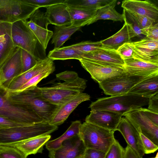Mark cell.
Wrapping results in <instances>:
<instances>
[{
    "mask_svg": "<svg viewBox=\"0 0 158 158\" xmlns=\"http://www.w3.org/2000/svg\"><path fill=\"white\" fill-rule=\"evenodd\" d=\"M0 125L7 128L30 125L12 121L0 116Z\"/></svg>",
    "mask_w": 158,
    "mask_h": 158,
    "instance_id": "f6af8a7d",
    "label": "cell"
},
{
    "mask_svg": "<svg viewBox=\"0 0 158 158\" xmlns=\"http://www.w3.org/2000/svg\"><path fill=\"white\" fill-rule=\"evenodd\" d=\"M21 57L22 65V73L32 68L39 61L27 52L21 48Z\"/></svg>",
    "mask_w": 158,
    "mask_h": 158,
    "instance_id": "8d00e7d4",
    "label": "cell"
},
{
    "mask_svg": "<svg viewBox=\"0 0 158 158\" xmlns=\"http://www.w3.org/2000/svg\"><path fill=\"white\" fill-rule=\"evenodd\" d=\"M114 132L85 122L81 125L78 135L87 149L106 153L115 140Z\"/></svg>",
    "mask_w": 158,
    "mask_h": 158,
    "instance_id": "5b68a950",
    "label": "cell"
},
{
    "mask_svg": "<svg viewBox=\"0 0 158 158\" xmlns=\"http://www.w3.org/2000/svg\"><path fill=\"white\" fill-rule=\"evenodd\" d=\"M23 21L31 30L46 50L49 40L52 37L53 32L37 25L31 20Z\"/></svg>",
    "mask_w": 158,
    "mask_h": 158,
    "instance_id": "1f68e13d",
    "label": "cell"
},
{
    "mask_svg": "<svg viewBox=\"0 0 158 158\" xmlns=\"http://www.w3.org/2000/svg\"><path fill=\"white\" fill-rule=\"evenodd\" d=\"M79 60L92 78L98 83L118 76L126 71L123 67L101 65L83 58Z\"/></svg>",
    "mask_w": 158,
    "mask_h": 158,
    "instance_id": "7c38bea8",
    "label": "cell"
},
{
    "mask_svg": "<svg viewBox=\"0 0 158 158\" xmlns=\"http://www.w3.org/2000/svg\"><path fill=\"white\" fill-rule=\"evenodd\" d=\"M86 81L78 77L73 81L58 83L40 89L44 99L53 104L60 106L83 93L86 87Z\"/></svg>",
    "mask_w": 158,
    "mask_h": 158,
    "instance_id": "3957f363",
    "label": "cell"
},
{
    "mask_svg": "<svg viewBox=\"0 0 158 158\" xmlns=\"http://www.w3.org/2000/svg\"><path fill=\"white\" fill-rule=\"evenodd\" d=\"M149 98L127 93L124 94L100 98L90 104L91 110H105L123 115L148 105Z\"/></svg>",
    "mask_w": 158,
    "mask_h": 158,
    "instance_id": "7a4b0ae2",
    "label": "cell"
},
{
    "mask_svg": "<svg viewBox=\"0 0 158 158\" xmlns=\"http://www.w3.org/2000/svg\"><path fill=\"white\" fill-rule=\"evenodd\" d=\"M106 153L92 149H87L83 158H104Z\"/></svg>",
    "mask_w": 158,
    "mask_h": 158,
    "instance_id": "bcb514c9",
    "label": "cell"
},
{
    "mask_svg": "<svg viewBox=\"0 0 158 158\" xmlns=\"http://www.w3.org/2000/svg\"><path fill=\"white\" fill-rule=\"evenodd\" d=\"M158 158V153L157 152L156 154V156L153 158Z\"/></svg>",
    "mask_w": 158,
    "mask_h": 158,
    "instance_id": "f5cc1de1",
    "label": "cell"
},
{
    "mask_svg": "<svg viewBox=\"0 0 158 158\" xmlns=\"http://www.w3.org/2000/svg\"><path fill=\"white\" fill-rule=\"evenodd\" d=\"M122 7L126 11L147 17L158 23V8L149 0H125Z\"/></svg>",
    "mask_w": 158,
    "mask_h": 158,
    "instance_id": "e0dca14e",
    "label": "cell"
},
{
    "mask_svg": "<svg viewBox=\"0 0 158 158\" xmlns=\"http://www.w3.org/2000/svg\"><path fill=\"white\" fill-rule=\"evenodd\" d=\"M58 127L43 122L32 125L0 129V144L17 142L40 135H50Z\"/></svg>",
    "mask_w": 158,
    "mask_h": 158,
    "instance_id": "8992f818",
    "label": "cell"
},
{
    "mask_svg": "<svg viewBox=\"0 0 158 158\" xmlns=\"http://www.w3.org/2000/svg\"><path fill=\"white\" fill-rule=\"evenodd\" d=\"M22 71L21 48L16 47L11 55L0 67V87H5Z\"/></svg>",
    "mask_w": 158,
    "mask_h": 158,
    "instance_id": "4fadbf2b",
    "label": "cell"
},
{
    "mask_svg": "<svg viewBox=\"0 0 158 158\" xmlns=\"http://www.w3.org/2000/svg\"><path fill=\"white\" fill-rule=\"evenodd\" d=\"M131 43L134 52V58L146 61L158 60V41L146 37Z\"/></svg>",
    "mask_w": 158,
    "mask_h": 158,
    "instance_id": "ac0fdd59",
    "label": "cell"
},
{
    "mask_svg": "<svg viewBox=\"0 0 158 158\" xmlns=\"http://www.w3.org/2000/svg\"><path fill=\"white\" fill-rule=\"evenodd\" d=\"M116 3V0H113L110 2L98 9L87 25H90L100 19L122 22L124 19V16L123 14H120L115 10Z\"/></svg>",
    "mask_w": 158,
    "mask_h": 158,
    "instance_id": "4316f807",
    "label": "cell"
},
{
    "mask_svg": "<svg viewBox=\"0 0 158 158\" xmlns=\"http://www.w3.org/2000/svg\"><path fill=\"white\" fill-rule=\"evenodd\" d=\"M30 20L37 25L44 29H48V26L50 23L47 19L45 13L41 11L39 8L37 9L31 15Z\"/></svg>",
    "mask_w": 158,
    "mask_h": 158,
    "instance_id": "f35d334b",
    "label": "cell"
},
{
    "mask_svg": "<svg viewBox=\"0 0 158 158\" xmlns=\"http://www.w3.org/2000/svg\"><path fill=\"white\" fill-rule=\"evenodd\" d=\"M148 109L158 114V94L149 98Z\"/></svg>",
    "mask_w": 158,
    "mask_h": 158,
    "instance_id": "c3c4849f",
    "label": "cell"
},
{
    "mask_svg": "<svg viewBox=\"0 0 158 158\" xmlns=\"http://www.w3.org/2000/svg\"><path fill=\"white\" fill-rule=\"evenodd\" d=\"M116 131H119L129 146L139 158H143L144 151L139 133L127 118L122 117Z\"/></svg>",
    "mask_w": 158,
    "mask_h": 158,
    "instance_id": "9a60e30c",
    "label": "cell"
},
{
    "mask_svg": "<svg viewBox=\"0 0 158 158\" xmlns=\"http://www.w3.org/2000/svg\"><path fill=\"white\" fill-rule=\"evenodd\" d=\"M82 57L88 60L101 65L124 67V60L115 50L102 47L90 52L84 53Z\"/></svg>",
    "mask_w": 158,
    "mask_h": 158,
    "instance_id": "2e32d148",
    "label": "cell"
},
{
    "mask_svg": "<svg viewBox=\"0 0 158 158\" xmlns=\"http://www.w3.org/2000/svg\"><path fill=\"white\" fill-rule=\"evenodd\" d=\"M139 133H141L158 146V126L152 123L144 113L142 108L124 114Z\"/></svg>",
    "mask_w": 158,
    "mask_h": 158,
    "instance_id": "30bf717a",
    "label": "cell"
},
{
    "mask_svg": "<svg viewBox=\"0 0 158 158\" xmlns=\"http://www.w3.org/2000/svg\"><path fill=\"white\" fill-rule=\"evenodd\" d=\"M124 158H139L134 151L128 146L124 149Z\"/></svg>",
    "mask_w": 158,
    "mask_h": 158,
    "instance_id": "f907efd6",
    "label": "cell"
},
{
    "mask_svg": "<svg viewBox=\"0 0 158 158\" xmlns=\"http://www.w3.org/2000/svg\"><path fill=\"white\" fill-rule=\"evenodd\" d=\"M4 89L5 95L10 102L19 105L29 107L48 123L60 106L53 104L44 99L42 95L40 87L37 85L19 91L10 92Z\"/></svg>",
    "mask_w": 158,
    "mask_h": 158,
    "instance_id": "6da1fadb",
    "label": "cell"
},
{
    "mask_svg": "<svg viewBox=\"0 0 158 158\" xmlns=\"http://www.w3.org/2000/svg\"><path fill=\"white\" fill-rule=\"evenodd\" d=\"M123 116L109 110H93L86 117L85 122L115 131Z\"/></svg>",
    "mask_w": 158,
    "mask_h": 158,
    "instance_id": "5bb4252c",
    "label": "cell"
},
{
    "mask_svg": "<svg viewBox=\"0 0 158 158\" xmlns=\"http://www.w3.org/2000/svg\"><path fill=\"white\" fill-rule=\"evenodd\" d=\"M30 3L39 8L47 7L55 4L63 3L65 0H27Z\"/></svg>",
    "mask_w": 158,
    "mask_h": 158,
    "instance_id": "7bdbcfd3",
    "label": "cell"
},
{
    "mask_svg": "<svg viewBox=\"0 0 158 158\" xmlns=\"http://www.w3.org/2000/svg\"><path fill=\"white\" fill-rule=\"evenodd\" d=\"M90 96L82 93L65 103L60 106L55 113L49 123L52 125H61L67 119L69 115L81 103L89 100Z\"/></svg>",
    "mask_w": 158,
    "mask_h": 158,
    "instance_id": "44dd1931",
    "label": "cell"
},
{
    "mask_svg": "<svg viewBox=\"0 0 158 158\" xmlns=\"http://www.w3.org/2000/svg\"><path fill=\"white\" fill-rule=\"evenodd\" d=\"M124 68L131 75L147 77L158 73V60L146 61L133 58L124 60Z\"/></svg>",
    "mask_w": 158,
    "mask_h": 158,
    "instance_id": "ffe728a7",
    "label": "cell"
},
{
    "mask_svg": "<svg viewBox=\"0 0 158 158\" xmlns=\"http://www.w3.org/2000/svg\"><path fill=\"white\" fill-rule=\"evenodd\" d=\"M7 128L6 127L0 125V129Z\"/></svg>",
    "mask_w": 158,
    "mask_h": 158,
    "instance_id": "816d5d0a",
    "label": "cell"
},
{
    "mask_svg": "<svg viewBox=\"0 0 158 158\" xmlns=\"http://www.w3.org/2000/svg\"><path fill=\"white\" fill-rule=\"evenodd\" d=\"M124 23L122 28L117 33L109 38L101 40L102 47L116 51L124 44L131 42L135 37L134 35L127 22L123 13Z\"/></svg>",
    "mask_w": 158,
    "mask_h": 158,
    "instance_id": "603a6c76",
    "label": "cell"
},
{
    "mask_svg": "<svg viewBox=\"0 0 158 158\" xmlns=\"http://www.w3.org/2000/svg\"><path fill=\"white\" fill-rule=\"evenodd\" d=\"M128 93L149 98L158 94V73L146 77Z\"/></svg>",
    "mask_w": 158,
    "mask_h": 158,
    "instance_id": "484cf974",
    "label": "cell"
},
{
    "mask_svg": "<svg viewBox=\"0 0 158 158\" xmlns=\"http://www.w3.org/2000/svg\"><path fill=\"white\" fill-rule=\"evenodd\" d=\"M144 154L153 153L157 150L158 146L141 133H139Z\"/></svg>",
    "mask_w": 158,
    "mask_h": 158,
    "instance_id": "60d3db41",
    "label": "cell"
},
{
    "mask_svg": "<svg viewBox=\"0 0 158 158\" xmlns=\"http://www.w3.org/2000/svg\"><path fill=\"white\" fill-rule=\"evenodd\" d=\"M129 12L134 17L141 28L146 32V35L147 30L153 24L156 23L147 17L136 14Z\"/></svg>",
    "mask_w": 158,
    "mask_h": 158,
    "instance_id": "b9f144b4",
    "label": "cell"
},
{
    "mask_svg": "<svg viewBox=\"0 0 158 158\" xmlns=\"http://www.w3.org/2000/svg\"><path fill=\"white\" fill-rule=\"evenodd\" d=\"M71 46L73 48L83 53L90 52L102 47L101 42L86 41L73 44Z\"/></svg>",
    "mask_w": 158,
    "mask_h": 158,
    "instance_id": "e575fe53",
    "label": "cell"
},
{
    "mask_svg": "<svg viewBox=\"0 0 158 158\" xmlns=\"http://www.w3.org/2000/svg\"><path fill=\"white\" fill-rule=\"evenodd\" d=\"M67 6L64 3L46 7L45 15L50 24L57 26H70L71 21Z\"/></svg>",
    "mask_w": 158,
    "mask_h": 158,
    "instance_id": "cb8c5ba5",
    "label": "cell"
},
{
    "mask_svg": "<svg viewBox=\"0 0 158 158\" xmlns=\"http://www.w3.org/2000/svg\"><path fill=\"white\" fill-rule=\"evenodd\" d=\"M67 9L70 15L71 26L81 27L87 25L94 17L97 10L82 9L67 6Z\"/></svg>",
    "mask_w": 158,
    "mask_h": 158,
    "instance_id": "83f0119b",
    "label": "cell"
},
{
    "mask_svg": "<svg viewBox=\"0 0 158 158\" xmlns=\"http://www.w3.org/2000/svg\"><path fill=\"white\" fill-rule=\"evenodd\" d=\"M38 8L27 0H0V22L26 20Z\"/></svg>",
    "mask_w": 158,
    "mask_h": 158,
    "instance_id": "ba28073f",
    "label": "cell"
},
{
    "mask_svg": "<svg viewBox=\"0 0 158 158\" xmlns=\"http://www.w3.org/2000/svg\"><path fill=\"white\" fill-rule=\"evenodd\" d=\"M11 34L16 47L26 50L39 60L47 57L46 50L23 21L11 23Z\"/></svg>",
    "mask_w": 158,
    "mask_h": 158,
    "instance_id": "277c9868",
    "label": "cell"
},
{
    "mask_svg": "<svg viewBox=\"0 0 158 158\" xmlns=\"http://www.w3.org/2000/svg\"><path fill=\"white\" fill-rule=\"evenodd\" d=\"M0 116L30 125L46 122L29 107L10 102L2 87H0Z\"/></svg>",
    "mask_w": 158,
    "mask_h": 158,
    "instance_id": "52a82bcc",
    "label": "cell"
},
{
    "mask_svg": "<svg viewBox=\"0 0 158 158\" xmlns=\"http://www.w3.org/2000/svg\"><path fill=\"white\" fill-rule=\"evenodd\" d=\"M51 137L50 135H40L13 143L3 144L15 147L27 157L29 155L42 153L43 147Z\"/></svg>",
    "mask_w": 158,
    "mask_h": 158,
    "instance_id": "7402d4cb",
    "label": "cell"
},
{
    "mask_svg": "<svg viewBox=\"0 0 158 158\" xmlns=\"http://www.w3.org/2000/svg\"><path fill=\"white\" fill-rule=\"evenodd\" d=\"M11 23L0 22V67L11 56L16 47L11 34Z\"/></svg>",
    "mask_w": 158,
    "mask_h": 158,
    "instance_id": "d4e9b609",
    "label": "cell"
},
{
    "mask_svg": "<svg viewBox=\"0 0 158 158\" xmlns=\"http://www.w3.org/2000/svg\"><path fill=\"white\" fill-rule=\"evenodd\" d=\"M0 158H27L18 149L5 144H0Z\"/></svg>",
    "mask_w": 158,
    "mask_h": 158,
    "instance_id": "836d02e7",
    "label": "cell"
},
{
    "mask_svg": "<svg viewBox=\"0 0 158 158\" xmlns=\"http://www.w3.org/2000/svg\"><path fill=\"white\" fill-rule=\"evenodd\" d=\"M142 110L148 118L154 124L158 126V114L148 109L142 108Z\"/></svg>",
    "mask_w": 158,
    "mask_h": 158,
    "instance_id": "681fc988",
    "label": "cell"
},
{
    "mask_svg": "<svg viewBox=\"0 0 158 158\" xmlns=\"http://www.w3.org/2000/svg\"><path fill=\"white\" fill-rule=\"evenodd\" d=\"M56 77L57 79L66 82L73 81L79 77L76 72L71 71H66L58 73Z\"/></svg>",
    "mask_w": 158,
    "mask_h": 158,
    "instance_id": "ee69618b",
    "label": "cell"
},
{
    "mask_svg": "<svg viewBox=\"0 0 158 158\" xmlns=\"http://www.w3.org/2000/svg\"><path fill=\"white\" fill-rule=\"evenodd\" d=\"M124 149L115 139L108 151L104 158H124Z\"/></svg>",
    "mask_w": 158,
    "mask_h": 158,
    "instance_id": "74e56055",
    "label": "cell"
},
{
    "mask_svg": "<svg viewBox=\"0 0 158 158\" xmlns=\"http://www.w3.org/2000/svg\"><path fill=\"white\" fill-rule=\"evenodd\" d=\"M83 53L73 48L70 46L54 48L50 51L47 57L52 61L82 58Z\"/></svg>",
    "mask_w": 158,
    "mask_h": 158,
    "instance_id": "f1b7e54d",
    "label": "cell"
},
{
    "mask_svg": "<svg viewBox=\"0 0 158 158\" xmlns=\"http://www.w3.org/2000/svg\"><path fill=\"white\" fill-rule=\"evenodd\" d=\"M116 51L123 60L134 58V52L131 42L124 44Z\"/></svg>",
    "mask_w": 158,
    "mask_h": 158,
    "instance_id": "ab89813d",
    "label": "cell"
},
{
    "mask_svg": "<svg viewBox=\"0 0 158 158\" xmlns=\"http://www.w3.org/2000/svg\"><path fill=\"white\" fill-rule=\"evenodd\" d=\"M81 124L79 120L73 122L69 128L61 135L54 140L48 141L45 144L46 148L49 151L56 149L61 147L64 141L78 135Z\"/></svg>",
    "mask_w": 158,
    "mask_h": 158,
    "instance_id": "f546056e",
    "label": "cell"
},
{
    "mask_svg": "<svg viewBox=\"0 0 158 158\" xmlns=\"http://www.w3.org/2000/svg\"><path fill=\"white\" fill-rule=\"evenodd\" d=\"M81 27L72 26H55L51 41L52 44L54 45V48H60L73 34L79 30Z\"/></svg>",
    "mask_w": 158,
    "mask_h": 158,
    "instance_id": "4dcf8cb0",
    "label": "cell"
},
{
    "mask_svg": "<svg viewBox=\"0 0 158 158\" xmlns=\"http://www.w3.org/2000/svg\"><path fill=\"white\" fill-rule=\"evenodd\" d=\"M146 77L131 75L125 71L118 76L99 83V85L106 95L117 96L127 93Z\"/></svg>",
    "mask_w": 158,
    "mask_h": 158,
    "instance_id": "9c48e42d",
    "label": "cell"
},
{
    "mask_svg": "<svg viewBox=\"0 0 158 158\" xmlns=\"http://www.w3.org/2000/svg\"><path fill=\"white\" fill-rule=\"evenodd\" d=\"M146 37L152 40L158 41V23H155L146 31Z\"/></svg>",
    "mask_w": 158,
    "mask_h": 158,
    "instance_id": "7dc6e473",
    "label": "cell"
},
{
    "mask_svg": "<svg viewBox=\"0 0 158 158\" xmlns=\"http://www.w3.org/2000/svg\"><path fill=\"white\" fill-rule=\"evenodd\" d=\"M55 69V66L53 62L45 69L31 78L22 86L18 90L15 91H22L29 87L37 85L40 81L52 73Z\"/></svg>",
    "mask_w": 158,
    "mask_h": 158,
    "instance_id": "d6a6232c",
    "label": "cell"
},
{
    "mask_svg": "<svg viewBox=\"0 0 158 158\" xmlns=\"http://www.w3.org/2000/svg\"><path fill=\"white\" fill-rule=\"evenodd\" d=\"M123 13L135 37H140L142 35H146V32L141 28L137 21L129 12L123 9Z\"/></svg>",
    "mask_w": 158,
    "mask_h": 158,
    "instance_id": "d590c367",
    "label": "cell"
},
{
    "mask_svg": "<svg viewBox=\"0 0 158 158\" xmlns=\"http://www.w3.org/2000/svg\"><path fill=\"white\" fill-rule=\"evenodd\" d=\"M53 62V61L48 57L39 60L32 68L14 78L5 87L2 88L8 91H17L31 78L45 69Z\"/></svg>",
    "mask_w": 158,
    "mask_h": 158,
    "instance_id": "d6986e66",
    "label": "cell"
},
{
    "mask_svg": "<svg viewBox=\"0 0 158 158\" xmlns=\"http://www.w3.org/2000/svg\"><path fill=\"white\" fill-rule=\"evenodd\" d=\"M87 148L78 135L65 141L58 148L49 151L50 158H83Z\"/></svg>",
    "mask_w": 158,
    "mask_h": 158,
    "instance_id": "8fae6325",
    "label": "cell"
}]
</instances>
